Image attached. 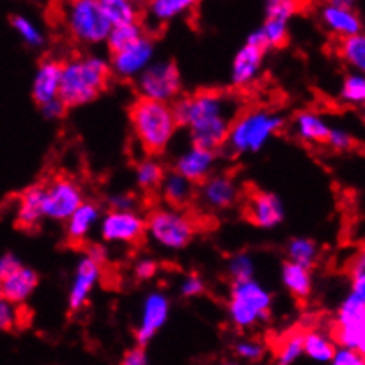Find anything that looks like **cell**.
Masks as SVG:
<instances>
[{"label": "cell", "mask_w": 365, "mask_h": 365, "mask_svg": "<svg viewBox=\"0 0 365 365\" xmlns=\"http://www.w3.org/2000/svg\"><path fill=\"white\" fill-rule=\"evenodd\" d=\"M173 107L180 126L188 130L192 145L218 151L227 142L242 101L229 91L200 89L181 96Z\"/></svg>", "instance_id": "1"}, {"label": "cell", "mask_w": 365, "mask_h": 365, "mask_svg": "<svg viewBox=\"0 0 365 365\" xmlns=\"http://www.w3.org/2000/svg\"><path fill=\"white\" fill-rule=\"evenodd\" d=\"M112 76V66L105 57L86 53L62 62L61 100L68 108L82 107L98 100Z\"/></svg>", "instance_id": "2"}, {"label": "cell", "mask_w": 365, "mask_h": 365, "mask_svg": "<svg viewBox=\"0 0 365 365\" xmlns=\"http://www.w3.org/2000/svg\"><path fill=\"white\" fill-rule=\"evenodd\" d=\"M130 123L135 138L148 156L165 151L180 128L173 105L144 98H138L131 105Z\"/></svg>", "instance_id": "3"}, {"label": "cell", "mask_w": 365, "mask_h": 365, "mask_svg": "<svg viewBox=\"0 0 365 365\" xmlns=\"http://www.w3.org/2000/svg\"><path fill=\"white\" fill-rule=\"evenodd\" d=\"M284 126V118L264 108H252L238 115L222 151L231 156L257 153L272 140Z\"/></svg>", "instance_id": "4"}, {"label": "cell", "mask_w": 365, "mask_h": 365, "mask_svg": "<svg viewBox=\"0 0 365 365\" xmlns=\"http://www.w3.org/2000/svg\"><path fill=\"white\" fill-rule=\"evenodd\" d=\"M272 304V293L255 279L232 284L227 302L229 319L240 330H248L259 323H268Z\"/></svg>", "instance_id": "5"}, {"label": "cell", "mask_w": 365, "mask_h": 365, "mask_svg": "<svg viewBox=\"0 0 365 365\" xmlns=\"http://www.w3.org/2000/svg\"><path fill=\"white\" fill-rule=\"evenodd\" d=\"M64 25L69 36L80 45H100L107 43L112 21L105 14L101 0H75L64 7Z\"/></svg>", "instance_id": "6"}, {"label": "cell", "mask_w": 365, "mask_h": 365, "mask_svg": "<svg viewBox=\"0 0 365 365\" xmlns=\"http://www.w3.org/2000/svg\"><path fill=\"white\" fill-rule=\"evenodd\" d=\"M145 218L148 236L167 250H181L195 236L197 222L192 215L178 207H156Z\"/></svg>", "instance_id": "7"}, {"label": "cell", "mask_w": 365, "mask_h": 365, "mask_svg": "<svg viewBox=\"0 0 365 365\" xmlns=\"http://www.w3.org/2000/svg\"><path fill=\"white\" fill-rule=\"evenodd\" d=\"M135 89L144 100L176 103L181 94V73L173 61L153 62L137 80Z\"/></svg>", "instance_id": "8"}, {"label": "cell", "mask_w": 365, "mask_h": 365, "mask_svg": "<svg viewBox=\"0 0 365 365\" xmlns=\"http://www.w3.org/2000/svg\"><path fill=\"white\" fill-rule=\"evenodd\" d=\"M83 202L82 186L71 178L57 176L45 185V218L68 222Z\"/></svg>", "instance_id": "9"}, {"label": "cell", "mask_w": 365, "mask_h": 365, "mask_svg": "<svg viewBox=\"0 0 365 365\" xmlns=\"http://www.w3.org/2000/svg\"><path fill=\"white\" fill-rule=\"evenodd\" d=\"M365 334V302L356 294L349 293L339 305L335 314L331 339L337 348L355 349Z\"/></svg>", "instance_id": "10"}, {"label": "cell", "mask_w": 365, "mask_h": 365, "mask_svg": "<svg viewBox=\"0 0 365 365\" xmlns=\"http://www.w3.org/2000/svg\"><path fill=\"white\" fill-rule=\"evenodd\" d=\"M148 232V218L137 211L110 210L100 222V236L105 243L137 245Z\"/></svg>", "instance_id": "11"}, {"label": "cell", "mask_w": 365, "mask_h": 365, "mask_svg": "<svg viewBox=\"0 0 365 365\" xmlns=\"http://www.w3.org/2000/svg\"><path fill=\"white\" fill-rule=\"evenodd\" d=\"M243 211L247 220L261 229H273L284 220L282 200L275 193L264 190H248Z\"/></svg>", "instance_id": "12"}, {"label": "cell", "mask_w": 365, "mask_h": 365, "mask_svg": "<svg viewBox=\"0 0 365 365\" xmlns=\"http://www.w3.org/2000/svg\"><path fill=\"white\" fill-rule=\"evenodd\" d=\"M153 57H155V43L149 36H144L130 48L112 53V75L123 80H137L153 64Z\"/></svg>", "instance_id": "13"}, {"label": "cell", "mask_w": 365, "mask_h": 365, "mask_svg": "<svg viewBox=\"0 0 365 365\" xmlns=\"http://www.w3.org/2000/svg\"><path fill=\"white\" fill-rule=\"evenodd\" d=\"M170 314V302L167 294L160 293V291H153L142 302L140 309V321L135 330V339L140 348H144L151 339L158 334L167 323Z\"/></svg>", "instance_id": "14"}, {"label": "cell", "mask_w": 365, "mask_h": 365, "mask_svg": "<svg viewBox=\"0 0 365 365\" xmlns=\"http://www.w3.org/2000/svg\"><path fill=\"white\" fill-rule=\"evenodd\" d=\"M319 18L323 27L334 36H337L339 39L362 34V18L356 13L355 6L351 2L334 0L330 4H324L319 11Z\"/></svg>", "instance_id": "15"}, {"label": "cell", "mask_w": 365, "mask_h": 365, "mask_svg": "<svg viewBox=\"0 0 365 365\" xmlns=\"http://www.w3.org/2000/svg\"><path fill=\"white\" fill-rule=\"evenodd\" d=\"M240 199V190L227 174H213L210 180L199 185L197 200L206 211L231 210Z\"/></svg>", "instance_id": "16"}, {"label": "cell", "mask_w": 365, "mask_h": 365, "mask_svg": "<svg viewBox=\"0 0 365 365\" xmlns=\"http://www.w3.org/2000/svg\"><path fill=\"white\" fill-rule=\"evenodd\" d=\"M101 262H98L93 255L86 254L78 259L73 273L71 286H69L68 305L71 310H80L89 300L91 293L98 286L101 279Z\"/></svg>", "instance_id": "17"}, {"label": "cell", "mask_w": 365, "mask_h": 365, "mask_svg": "<svg viewBox=\"0 0 365 365\" xmlns=\"http://www.w3.org/2000/svg\"><path fill=\"white\" fill-rule=\"evenodd\" d=\"M215 163H217V151L190 145L185 153L178 156L174 170L193 185H202L213 176Z\"/></svg>", "instance_id": "18"}, {"label": "cell", "mask_w": 365, "mask_h": 365, "mask_svg": "<svg viewBox=\"0 0 365 365\" xmlns=\"http://www.w3.org/2000/svg\"><path fill=\"white\" fill-rule=\"evenodd\" d=\"M61 82H62V62L56 59H45L36 69L34 80H32V100L41 105L50 103L61 98Z\"/></svg>", "instance_id": "19"}, {"label": "cell", "mask_w": 365, "mask_h": 365, "mask_svg": "<svg viewBox=\"0 0 365 365\" xmlns=\"http://www.w3.org/2000/svg\"><path fill=\"white\" fill-rule=\"evenodd\" d=\"M21 229H36L45 218V185H32L20 193L14 210Z\"/></svg>", "instance_id": "20"}, {"label": "cell", "mask_w": 365, "mask_h": 365, "mask_svg": "<svg viewBox=\"0 0 365 365\" xmlns=\"http://www.w3.org/2000/svg\"><path fill=\"white\" fill-rule=\"evenodd\" d=\"M266 50L245 43L232 59L231 82L235 87H248L259 76L262 69Z\"/></svg>", "instance_id": "21"}, {"label": "cell", "mask_w": 365, "mask_h": 365, "mask_svg": "<svg viewBox=\"0 0 365 365\" xmlns=\"http://www.w3.org/2000/svg\"><path fill=\"white\" fill-rule=\"evenodd\" d=\"M39 284L38 273L29 266H21L16 272L11 275L2 277L0 280V293H2V300L9 302V304L21 305L31 298L34 289Z\"/></svg>", "instance_id": "22"}, {"label": "cell", "mask_w": 365, "mask_h": 365, "mask_svg": "<svg viewBox=\"0 0 365 365\" xmlns=\"http://www.w3.org/2000/svg\"><path fill=\"white\" fill-rule=\"evenodd\" d=\"M101 218L103 217H101L100 206L86 200L75 211V215L66 222V238H68V242L73 245H80L82 242H86L89 232L93 231L94 225L100 224Z\"/></svg>", "instance_id": "23"}, {"label": "cell", "mask_w": 365, "mask_h": 365, "mask_svg": "<svg viewBox=\"0 0 365 365\" xmlns=\"http://www.w3.org/2000/svg\"><path fill=\"white\" fill-rule=\"evenodd\" d=\"M294 133L307 144H327L331 128L327 119L312 110H302L294 115Z\"/></svg>", "instance_id": "24"}, {"label": "cell", "mask_w": 365, "mask_h": 365, "mask_svg": "<svg viewBox=\"0 0 365 365\" xmlns=\"http://www.w3.org/2000/svg\"><path fill=\"white\" fill-rule=\"evenodd\" d=\"M160 190H162L163 200L170 207H178V210L188 206L193 199V193H195L193 182L182 178L176 170H170V173L165 174V180H163Z\"/></svg>", "instance_id": "25"}, {"label": "cell", "mask_w": 365, "mask_h": 365, "mask_svg": "<svg viewBox=\"0 0 365 365\" xmlns=\"http://www.w3.org/2000/svg\"><path fill=\"white\" fill-rule=\"evenodd\" d=\"M280 279H282L284 287L297 300H307L312 293V273H310L309 268L286 261L282 264V269H280Z\"/></svg>", "instance_id": "26"}, {"label": "cell", "mask_w": 365, "mask_h": 365, "mask_svg": "<svg viewBox=\"0 0 365 365\" xmlns=\"http://www.w3.org/2000/svg\"><path fill=\"white\" fill-rule=\"evenodd\" d=\"M305 353V331L293 328L277 339L275 365H293Z\"/></svg>", "instance_id": "27"}, {"label": "cell", "mask_w": 365, "mask_h": 365, "mask_svg": "<svg viewBox=\"0 0 365 365\" xmlns=\"http://www.w3.org/2000/svg\"><path fill=\"white\" fill-rule=\"evenodd\" d=\"M337 353V344L331 337H328L321 330H307L305 331V355L316 362L327 364L331 362Z\"/></svg>", "instance_id": "28"}, {"label": "cell", "mask_w": 365, "mask_h": 365, "mask_svg": "<svg viewBox=\"0 0 365 365\" xmlns=\"http://www.w3.org/2000/svg\"><path fill=\"white\" fill-rule=\"evenodd\" d=\"M192 7H195V2L192 0H153L148 4V14L156 24H167L176 20L178 16H185L186 13L193 11Z\"/></svg>", "instance_id": "29"}, {"label": "cell", "mask_w": 365, "mask_h": 365, "mask_svg": "<svg viewBox=\"0 0 365 365\" xmlns=\"http://www.w3.org/2000/svg\"><path fill=\"white\" fill-rule=\"evenodd\" d=\"M337 52L341 59L353 68V71L365 75V34L353 36V38L339 39Z\"/></svg>", "instance_id": "30"}, {"label": "cell", "mask_w": 365, "mask_h": 365, "mask_svg": "<svg viewBox=\"0 0 365 365\" xmlns=\"http://www.w3.org/2000/svg\"><path fill=\"white\" fill-rule=\"evenodd\" d=\"M101 6L114 27L140 24V7L130 0H101Z\"/></svg>", "instance_id": "31"}, {"label": "cell", "mask_w": 365, "mask_h": 365, "mask_svg": "<svg viewBox=\"0 0 365 365\" xmlns=\"http://www.w3.org/2000/svg\"><path fill=\"white\" fill-rule=\"evenodd\" d=\"M165 170H163L162 163L158 162L153 156L140 160L137 163V169H135V180L137 185L140 186L144 192H153V190L160 188L163 180H165Z\"/></svg>", "instance_id": "32"}, {"label": "cell", "mask_w": 365, "mask_h": 365, "mask_svg": "<svg viewBox=\"0 0 365 365\" xmlns=\"http://www.w3.org/2000/svg\"><path fill=\"white\" fill-rule=\"evenodd\" d=\"M144 36H148L144 25L142 24H130V25H118L112 29L110 36L107 39V46L112 53L123 52L130 48L131 45L140 41Z\"/></svg>", "instance_id": "33"}, {"label": "cell", "mask_w": 365, "mask_h": 365, "mask_svg": "<svg viewBox=\"0 0 365 365\" xmlns=\"http://www.w3.org/2000/svg\"><path fill=\"white\" fill-rule=\"evenodd\" d=\"M287 261L294 262L298 266H304V268L312 269V266L316 264L317 259H319V248L317 245L309 238H293L287 243Z\"/></svg>", "instance_id": "34"}, {"label": "cell", "mask_w": 365, "mask_h": 365, "mask_svg": "<svg viewBox=\"0 0 365 365\" xmlns=\"http://www.w3.org/2000/svg\"><path fill=\"white\" fill-rule=\"evenodd\" d=\"M339 100L351 107H365V75L355 71L346 75L339 91Z\"/></svg>", "instance_id": "35"}, {"label": "cell", "mask_w": 365, "mask_h": 365, "mask_svg": "<svg viewBox=\"0 0 365 365\" xmlns=\"http://www.w3.org/2000/svg\"><path fill=\"white\" fill-rule=\"evenodd\" d=\"M11 27L18 32L24 43H27L32 48H39L45 43V36H43L41 29L36 27L34 21L29 20L24 14H13L11 16Z\"/></svg>", "instance_id": "36"}, {"label": "cell", "mask_w": 365, "mask_h": 365, "mask_svg": "<svg viewBox=\"0 0 365 365\" xmlns=\"http://www.w3.org/2000/svg\"><path fill=\"white\" fill-rule=\"evenodd\" d=\"M227 275L232 284L247 282L254 279V259L247 252L232 255L227 262Z\"/></svg>", "instance_id": "37"}, {"label": "cell", "mask_w": 365, "mask_h": 365, "mask_svg": "<svg viewBox=\"0 0 365 365\" xmlns=\"http://www.w3.org/2000/svg\"><path fill=\"white\" fill-rule=\"evenodd\" d=\"M262 34H264L268 48H282L289 41V29H287V21L280 20H264L261 27Z\"/></svg>", "instance_id": "38"}, {"label": "cell", "mask_w": 365, "mask_h": 365, "mask_svg": "<svg viewBox=\"0 0 365 365\" xmlns=\"http://www.w3.org/2000/svg\"><path fill=\"white\" fill-rule=\"evenodd\" d=\"M298 7H300V4L293 2V0H269L264 6L266 20L289 21L300 11Z\"/></svg>", "instance_id": "39"}, {"label": "cell", "mask_w": 365, "mask_h": 365, "mask_svg": "<svg viewBox=\"0 0 365 365\" xmlns=\"http://www.w3.org/2000/svg\"><path fill=\"white\" fill-rule=\"evenodd\" d=\"M235 349L236 355L242 360H247V362H259L264 355V346L255 341V339H243L235 346Z\"/></svg>", "instance_id": "40"}, {"label": "cell", "mask_w": 365, "mask_h": 365, "mask_svg": "<svg viewBox=\"0 0 365 365\" xmlns=\"http://www.w3.org/2000/svg\"><path fill=\"white\" fill-rule=\"evenodd\" d=\"M328 145H330L334 151H349L355 145V138L349 131L342 130V128H331L330 137H328Z\"/></svg>", "instance_id": "41"}, {"label": "cell", "mask_w": 365, "mask_h": 365, "mask_svg": "<svg viewBox=\"0 0 365 365\" xmlns=\"http://www.w3.org/2000/svg\"><path fill=\"white\" fill-rule=\"evenodd\" d=\"M20 316H18V307L9 302H4L0 304V328L6 331L14 330L18 323H20Z\"/></svg>", "instance_id": "42"}, {"label": "cell", "mask_w": 365, "mask_h": 365, "mask_svg": "<svg viewBox=\"0 0 365 365\" xmlns=\"http://www.w3.org/2000/svg\"><path fill=\"white\" fill-rule=\"evenodd\" d=\"M180 291H181V297H185V298L199 297V294L204 293L202 279H200L199 275L185 277L181 282V286H180Z\"/></svg>", "instance_id": "43"}, {"label": "cell", "mask_w": 365, "mask_h": 365, "mask_svg": "<svg viewBox=\"0 0 365 365\" xmlns=\"http://www.w3.org/2000/svg\"><path fill=\"white\" fill-rule=\"evenodd\" d=\"M158 272V262L151 257H142L135 262L133 273L138 280H149Z\"/></svg>", "instance_id": "44"}, {"label": "cell", "mask_w": 365, "mask_h": 365, "mask_svg": "<svg viewBox=\"0 0 365 365\" xmlns=\"http://www.w3.org/2000/svg\"><path fill=\"white\" fill-rule=\"evenodd\" d=\"M331 365H365V356L360 355L355 349H346L337 348L334 360L330 362Z\"/></svg>", "instance_id": "45"}, {"label": "cell", "mask_w": 365, "mask_h": 365, "mask_svg": "<svg viewBox=\"0 0 365 365\" xmlns=\"http://www.w3.org/2000/svg\"><path fill=\"white\" fill-rule=\"evenodd\" d=\"M66 110H68V107L62 103L61 98H59V100H53V101H50V103L41 105V107H39V112H41V115L45 119H48V121H56V119H61L62 115L66 114Z\"/></svg>", "instance_id": "46"}, {"label": "cell", "mask_w": 365, "mask_h": 365, "mask_svg": "<svg viewBox=\"0 0 365 365\" xmlns=\"http://www.w3.org/2000/svg\"><path fill=\"white\" fill-rule=\"evenodd\" d=\"M108 204L115 211H133L137 199L131 193H115V195H112L108 199Z\"/></svg>", "instance_id": "47"}, {"label": "cell", "mask_w": 365, "mask_h": 365, "mask_svg": "<svg viewBox=\"0 0 365 365\" xmlns=\"http://www.w3.org/2000/svg\"><path fill=\"white\" fill-rule=\"evenodd\" d=\"M21 266H24V262H21L13 252H6V254L2 255V259H0V279L11 275V273L16 272Z\"/></svg>", "instance_id": "48"}, {"label": "cell", "mask_w": 365, "mask_h": 365, "mask_svg": "<svg viewBox=\"0 0 365 365\" xmlns=\"http://www.w3.org/2000/svg\"><path fill=\"white\" fill-rule=\"evenodd\" d=\"M121 365H148V355H145L144 348L137 346V348L124 353Z\"/></svg>", "instance_id": "49"}, {"label": "cell", "mask_w": 365, "mask_h": 365, "mask_svg": "<svg viewBox=\"0 0 365 365\" xmlns=\"http://www.w3.org/2000/svg\"><path fill=\"white\" fill-rule=\"evenodd\" d=\"M349 273H351V277L360 275V273H365V243H364V247L359 250V254L355 255V259L351 261Z\"/></svg>", "instance_id": "50"}, {"label": "cell", "mask_w": 365, "mask_h": 365, "mask_svg": "<svg viewBox=\"0 0 365 365\" xmlns=\"http://www.w3.org/2000/svg\"><path fill=\"white\" fill-rule=\"evenodd\" d=\"M351 293L365 302V273L351 277Z\"/></svg>", "instance_id": "51"}, {"label": "cell", "mask_w": 365, "mask_h": 365, "mask_svg": "<svg viewBox=\"0 0 365 365\" xmlns=\"http://www.w3.org/2000/svg\"><path fill=\"white\" fill-rule=\"evenodd\" d=\"M247 43H248V45L257 46V48L268 50V43H266V38H264V34H262L261 29H255V31L252 32L250 36H248Z\"/></svg>", "instance_id": "52"}, {"label": "cell", "mask_w": 365, "mask_h": 365, "mask_svg": "<svg viewBox=\"0 0 365 365\" xmlns=\"http://www.w3.org/2000/svg\"><path fill=\"white\" fill-rule=\"evenodd\" d=\"M356 351H359L362 356H365V334L362 335V339H360L359 346H356Z\"/></svg>", "instance_id": "53"}, {"label": "cell", "mask_w": 365, "mask_h": 365, "mask_svg": "<svg viewBox=\"0 0 365 365\" xmlns=\"http://www.w3.org/2000/svg\"><path fill=\"white\" fill-rule=\"evenodd\" d=\"M224 365H238V364H232V362H227V364H224Z\"/></svg>", "instance_id": "54"}, {"label": "cell", "mask_w": 365, "mask_h": 365, "mask_svg": "<svg viewBox=\"0 0 365 365\" xmlns=\"http://www.w3.org/2000/svg\"><path fill=\"white\" fill-rule=\"evenodd\" d=\"M364 119H365V107H364Z\"/></svg>", "instance_id": "55"}]
</instances>
